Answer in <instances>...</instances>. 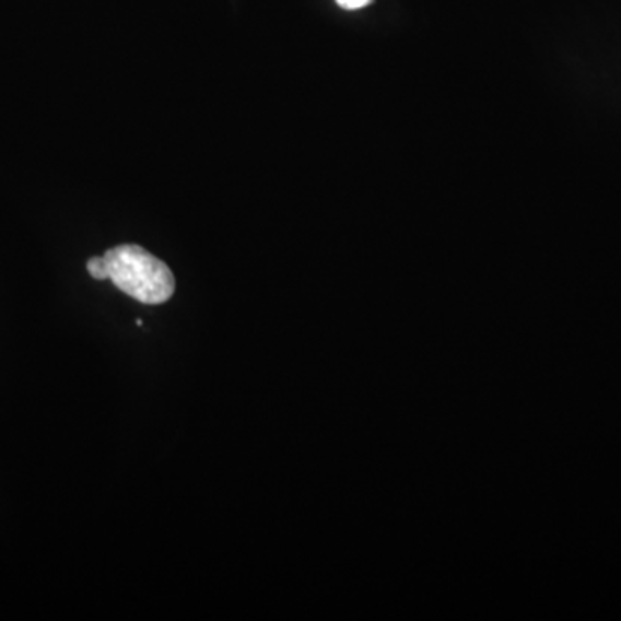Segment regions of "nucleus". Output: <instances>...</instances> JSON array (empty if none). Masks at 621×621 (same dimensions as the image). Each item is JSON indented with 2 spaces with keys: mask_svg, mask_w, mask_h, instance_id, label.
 I'll use <instances>...</instances> for the list:
<instances>
[{
  "mask_svg": "<svg viewBox=\"0 0 621 621\" xmlns=\"http://www.w3.org/2000/svg\"><path fill=\"white\" fill-rule=\"evenodd\" d=\"M104 258L110 282L139 303L155 306L168 303L175 294V277L168 265L143 247L125 244L107 250Z\"/></svg>",
  "mask_w": 621,
  "mask_h": 621,
  "instance_id": "nucleus-1",
  "label": "nucleus"
},
{
  "mask_svg": "<svg viewBox=\"0 0 621 621\" xmlns=\"http://www.w3.org/2000/svg\"><path fill=\"white\" fill-rule=\"evenodd\" d=\"M86 270L91 273L92 279L98 280V282L109 280V268H107V261L104 256H95V258L89 259Z\"/></svg>",
  "mask_w": 621,
  "mask_h": 621,
  "instance_id": "nucleus-2",
  "label": "nucleus"
},
{
  "mask_svg": "<svg viewBox=\"0 0 621 621\" xmlns=\"http://www.w3.org/2000/svg\"><path fill=\"white\" fill-rule=\"evenodd\" d=\"M372 0H337V4L348 11H356V9L366 8Z\"/></svg>",
  "mask_w": 621,
  "mask_h": 621,
  "instance_id": "nucleus-3",
  "label": "nucleus"
}]
</instances>
